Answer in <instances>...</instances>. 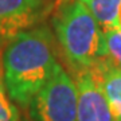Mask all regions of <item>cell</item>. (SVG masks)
<instances>
[{
  "label": "cell",
  "mask_w": 121,
  "mask_h": 121,
  "mask_svg": "<svg viewBox=\"0 0 121 121\" xmlns=\"http://www.w3.org/2000/svg\"><path fill=\"white\" fill-rule=\"evenodd\" d=\"M87 71L102 91L116 121H121V67L104 55Z\"/></svg>",
  "instance_id": "6"
},
{
  "label": "cell",
  "mask_w": 121,
  "mask_h": 121,
  "mask_svg": "<svg viewBox=\"0 0 121 121\" xmlns=\"http://www.w3.org/2000/svg\"><path fill=\"white\" fill-rule=\"evenodd\" d=\"M102 31L120 27L121 0H82Z\"/></svg>",
  "instance_id": "7"
},
{
  "label": "cell",
  "mask_w": 121,
  "mask_h": 121,
  "mask_svg": "<svg viewBox=\"0 0 121 121\" xmlns=\"http://www.w3.org/2000/svg\"><path fill=\"white\" fill-rule=\"evenodd\" d=\"M1 60L9 98L22 108L30 106L58 63L52 31L39 26L16 34L8 40Z\"/></svg>",
  "instance_id": "1"
},
{
  "label": "cell",
  "mask_w": 121,
  "mask_h": 121,
  "mask_svg": "<svg viewBox=\"0 0 121 121\" xmlns=\"http://www.w3.org/2000/svg\"><path fill=\"white\" fill-rule=\"evenodd\" d=\"M120 27H121V12H120Z\"/></svg>",
  "instance_id": "10"
},
{
  "label": "cell",
  "mask_w": 121,
  "mask_h": 121,
  "mask_svg": "<svg viewBox=\"0 0 121 121\" xmlns=\"http://www.w3.org/2000/svg\"><path fill=\"white\" fill-rule=\"evenodd\" d=\"M74 81L78 90L77 121H116L102 91L87 70L77 71Z\"/></svg>",
  "instance_id": "4"
},
{
  "label": "cell",
  "mask_w": 121,
  "mask_h": 121,
  "mask_svg": "<svg viewBox=\"0 0 121 121\" xmlns=\"http://www.w3.org/2000/svg\"><path fill=\"white\" fill-rule=\"evenodd\" d=\"M105 55L121 67V27L104 31Z\"/></svg>",
  "instance_id": "8"
},
{
  "label": "cell",
  "mask_w": 121,
  "mask_h": 121,
  "mask_svg": "<svg viewBox=\"0 0 121 121\" xmlns=\"http://www.w3.org/2000/svg\"><path fill=\"white\" fill-rule=\"evenodd\" d=\"M52 34L74 73L90 69L105 55L104 31L82 0H66L51 19Z\"/></svg>",
  "instance_id": "2"
},
{
  "label": "cell",
  "mask_w": 121,
  "mask_h": 121,
  "mask_svg": "<svg viewBox=\"0 0 121 121\" xmlns=\"http://www.w3.org/2000/svg\"><path fill=\"white\" fill-rule=\"evenodd\" d=\"M40 1H42V3H43V1H46V0H40Z\"/></svg>",
  "instance_id": "11"
},
{
  "label": "cell",
  "mask_w": 121,
  "mask_h": 121,
  "mask_svg": "<svg viewBox=\"0 0 121 121\" xmlns=\"http://www.w3.org/2000/svg\"><path fill=\"white\" fill-rule=\"evenodd\" d=\"M28 108L34 121H77V83L59 62Z\"/></svg>",
  "instance_id": "3"
},
{
  "label": "cell",
  "mask_w": 121,
  "mask_h": 121,
  "mask_svg": "<svg viewBox=\"0 0 121 121\" xmlns=\"http://www.w3.org/2000/svg\"><path fill=\"white\" fill-rule=\"evenodd\" d=\"M40 0H0V36L9 40L39 17Z\"/></svg>",
  "instance_id": "5"
},
{
  "label": "cell",
  "mask_w": 121,
  "mask_h": 121,
  "mask_svg": "<svg viewBox=\"0 0 121 121\" xmlns=\"http://www.w3.org/2000/svg\"><path fill=\"white\" fill-rule=\"evenodd\" d=\"M0 121H20L17 108L12 104L8 93L5 90L4 82L0 77Z\"/></svg>",
  "instance_id": "9"
}]
</instances>
